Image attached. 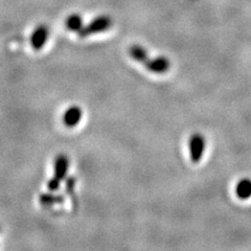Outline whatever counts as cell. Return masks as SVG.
Segmentation results:
<instances>
[{
    "label": "cell",
    "instance_id": "1",
    "mask_svg": "<svg viewBox=\"0 0 251 251\" xmlns=\"http://www.w3.org/2000/svg\"><path fill=\"white\" fill-rule=\"evenodd\" d=\"M112 26V19L106 15L98 16L97 18H94L92 21H90L88 25L83 26V28L78 31V36L82 38H87L89 36L96 35L99 33H103V31L108 30Z\"/></svg>",
    "mask_w": 251,
    "mask_h": 251
},
{
    "label": "cell",
    "instance_id": "2",
    "mask_svg": "<svg viewBox=\"0 0 251 251\" xmlns=\"http://www.w3.org/2000/svg\"><path fill=\"white\" fill-rule=\"evenodd\" d=\"M205 147H206V141L203 135L199 134V133H196L193 134L188 141V152H190V158L192 162L198 163L201 161L202 157L205 152Z\"/></svg>",
    "mask_w": 251,
    "mask_h": 251
},
{
    "label": "cell",
    "instance_id": "3",
    "mask_svg": "<svg viewBox=\"0 0 251 251\" xmlns=\"http://www.w3.org/2000/svg\"><path fill=\"white\" fill-rule=\"evenodd\" d=\"M50 37V29L46 25H41L37 26L30 35V45L34 50H39L44 47Z\"/></svg>",
    "mask_w": 251,
    "mask_h": 251
},
{
    "label": "cell",
    "instance_id": "4",
    "mask_svg": "<svg viewBox=\"0 0 251 251\" xmlns=\"http://www.w3.org/2000/svg\"><path fill=\"white\" fill-rule=\"evenodd\" d=\"M146 68L153 74H166L171 68V62L168 58L160 56L153 59L149 58V60L145 63Z\"/></svg>",
    "mask_w": 251,
    "mask_h": 251
},
{
    "label": "cell",
    "instance_id": "5",
    "mask_svg": "<svg viewBox=\"0 0 251 251\" xmlns=\"http://www.w3.org/2000/svg\"><path fill=\"white\" fill-rule=\"evenodd\" d=\"M82 116L83 111L81 107L75 105L70 106L63 114V123L67 128H75L82 121Z\"/></svg>",
    "mask_w": 251,
    "mask_h": 251
},
{
    "label": "cell",
    "instance_id": "6",
    "mask_svg": "<svg viewBox=\"0 0 251 251\" xmlns=\"http://www.w3.org/2000/svg\"><path fill=\"white\" fill-rule=\"evenodd\" d=\"M69 168V159L68 157L64 154H60L56 157L53 164V177L58 181L62 182L65 179L68 173Z\"/></svg>",
    "mask_w": 251,
    "mask_h": 251
},
{
    "label": "cell",
    "instance_id": "7",
    "mask_svg": "<svg viewBox=\"0 0 251 251\" xmlns=\"http://www.w3.org/2000/svg\"><path fill=\"white\" fill-rule=\"evenodd\" d=\"M235 195L241 200H247L251 197V180L242 179L235 186Z\"/></svg>",
    "mask_w": 251,
    "mask_h": 251
},
{
    "label": "cell",
    "instance_id": "8",
    "mask_svg": "<svg viewBox=\"0 0 251 251\" xmlns=\"http://www.w3.org/2000/svg\"><path fill=\"white\" fill-rule=\"evenodd\" d=\"M65 26L70 31H76V33H78V31H80L84 26V22L81 15L78 14L69 15L65 20Z\"/></svg>",
    "mask_w": 251,
    "mask_h": 251
},
{
    "label": "cell",
    "instance_id": "9",
    "mask_svg": "<svg viewBox=\"0 0 251 251\" xmlns=\"http://www.w3.org/2000/svg\"><path fill=\"white\" fill-rule=\"evenodd\" d=\"M129 53L133 60L139 63H145L149 60V54L147 50L141 45H132L129 49Z\"/></svg>",
    "mask_w": 251,
    "mask_h": 251
},
{
    "label": "cell",
    "instance_id": "10",
    "mask_svg": "<svg viewBox=\"0 0 251 251\" xmlns=\"http://www.w3.org/2000/svg\"><path fill=\"white\" fill-rule=\"evenodd\" d=\"M64 201V197L61 195H54L51 193H44L39 196V202L44 206L53 205V204L62 203Z\"/></svg>",
    "mask_w": 251,
    "mask_h": 251
},
{
    "label": "cell",
    "instance_id": "11",
    "mask_svg": "<svg viewBox=\"0 0 251 251\" xmlns=\"http://www.w3.org/2000/svg\"><path fill=\"white\" fill-rule=\"evenodd\" d=\"M60 185H61V182L58 181V180H56L54 178L50 179V181L47 182V188H49L50 192H56L60 187Z\"/></svg>",
    "mask_w": 251,
    "mask_h": 251
}]
</instances>
